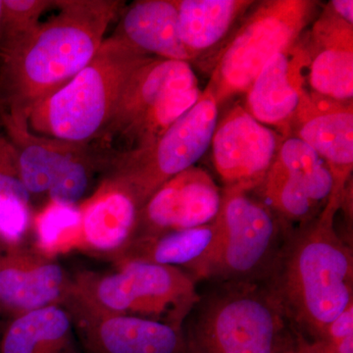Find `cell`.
Returning a JSON list of instances; mask_svg holds the SVG:
<instances>
[{"label":"cell","mask_w":353,"mask_h":353,"mask_svg":"<svg viewBox=\"0 0 353 353\" xmlns=\"http://www.w3.org/2000/svg\"><path fill=\"white\" fill-rule=\"evenodd\" d=\"M60 12L0 53V113L28 121L39 102L70 82L95 57L120 15L119 0H58Z\"/></svg>","instance_id":"6da1fadb"},{"label":"cell","mask_w":353,"mask_h":353,"mask_svg":"<svg viewBox=\"0 0 353 353\" xmlns=\"http://www.w3.org/2000/svg\"><path fill=\"white\" fill-rule=\"evenodd\" d=\"M343 201L332 194L319 214L292 230L261 283L290 326L312 341L353 303L352 250L334 229Z\"/></svg>","instance_id":"7a4b0ae2"},{"label":"cell","mask_w":353,"mask_h":353,"mask_svg":"<svg viewBox=\"0 0 353 353\" xmlns=\"http://www.w3.org/2000/svg\"><path fill=\"white\" fill-rule=\"evenodd\" d=\"M112 36L64 87L39 102L28 124L39 136L88 145L108 124L132 74L152 60Z\"/></svg>","instance_id":"3957f363"},{"label":"cell","mask_w":353,"mask_h":353,"mask_svg":"<svg viewBox=\"0 0 353 353\" xmlns=\"http://www.w3.org/2000/svg\"><path fill=\"white\" fill-rule=\"evenodd\" d=\"M111 273L80 272L73 276L65 309L70 314L136 316L183 329L201 301L196 282L176 267L130 261Z\"/></svg>","instance_id":"277c9868"},{"label":"cell","mask_w":353,"mask_h":353,"mask_svg":"<svg viewBox=\"0 0 353 353\" xmlns=\"http://www.w3.org/2000/svg\"><path fill=\"white\" fill-rule=\"evenodd\" d=\"M196 306L185 333L189 353H280L292 329L257 283H222Z\"/></svg>","instance_id":"5b68a950"},{"label":"cell","mask_w":353,"mask_h":353,"mask_svg":"<svg viewBox=\"0 0 353 353\" xmlns=\"http://www.w3.org/2000/svg\"><path fill=\"white\" fill-rule=\"evenodd\" d=\"M250 192L224 189L212 250L190 274L194 280L261 284L292 228Z\"/></svg>","instance_id":"8992f818"},{"label":"cell","mask_w":353,"mask_h":353,"mask_svg":"<svg viewBox=\"0 0 353 353\" xmlns=\"http://www.w3.org/2000/svg\"><path fill=\"white\" fill-rule=\"evenodd\" d=\"M318 2L265 0L241 23L215 59L208 88L218 106L245 94L265 65L301 39Z\"/></svg>","instance_id":"52a82bcc"},{"label":"cell","mask_w":353,"mask_h":353,"mask_svg":"<svg viewBox=\"0 0 353 353\" xmlns=\"http://www.w3.org/2000/svg\"><path fill=\"white\" fill-rule=\"evenodd\" d=\"M218 108L212 92L206 87L196 103L152 146L110 158L104 176L122 181L143 208L164 183L203 157L217 126Z\"/></svg>","instance_id":"ba28073f"},{"label":"cell","mask_w":353,"mask_h":353,"mask_svg":"<svg viewBox=\"0 0 353 353\" xmlns=\"http://www.w3.org/2000/svg\"><path fill=\"white\" fill-rule=\"evenodd\" d=\"M282 137L236 105L217 123L213 134L212 159L225 189H259L270 170Z\"/></svg>","instance_id":"9c48e42d"},{"label":"cell","mask_w":353,"mask_h":353,"mask_svg":"<svg viewBox=\"0 0 353 353\" xmlns=\"http://www.w3.org/2000/svg\"><path fill=\"white\" fill-rule=\"evenodd\" d=\"M73 276L57 259L26 245H0V317L68 303Z\"/></svg>","instance_id":"30bf717a"},{"label":"cell","mask_w":353,"mask_h":353,"mask_svg":"<svg viewBox=\"0 0 353 353\" xmlns=\"http://www.w3.org/2000/svg\"><path fill=\"white\" fill-rule=\"evenodd\" d=\"M222 192L208 171L192 166L164 183L143 204L131 240L182 231L215 219Z\"/></svg>","instance_id":"8fae6325"},{"label":"cell","mask_w":353,"mask_h":353,"mask_svg":"<svg viewBox=\"0 0 353 353\" xmlns=\"http://www.w3.org/2000/svg\"><path fill=\"white\" fill-rule=\"evenodd\" d=\"M289 137L312 148L326 162L334 180L333 194L345 197L353 170V103L303 90Z\"/></svg>","instance_id":"7c38bea8"},{"label":"cell","mask_w":353,"mask_h":353,"mask_svg":"<svg viewBox=\"0 0 353 353\" xmlns=\"http://www.w3.org/2000/svg\"><path fill=\"white\" fill-rule=\"evenodd\" d=\"M70 316L88 353H189L183 330L165 323L130 315Z\"/></svg>","instance_id":"4fadbf2b"},{"label":"cell","mask_w":353,"mask_h":353,"mask_svg":"<svg viewBox=\"0 0 353 353\" xmlns=\"http://www.w3.org/2000/svg\"><path fill=\"white\" fill-rule=\"evenodd\" d=\"M307 43L299 39L281 51L260 71L245 92V109L254 119L289 137L290 121L306 88Z\"/></svg>","instance_id":"5bb4252c"},{"label":"cell","mask_w":353,"mask_h":353,"mask_svg":"<svg viewBox=\"0 0 353 353\" xmlns=\"http://www.w3.org/2000/svg\"><path fill=\"white\" fill-rule=\"evenodd\" d=\"M311 28L308 90L334 101H352L353 26L327 6Z\"/></svg>","instance_id":"9a60e30c"},{"label":"cell","mask_w":353,"mask_h":353,"mask_svg":"<svg viewBox=\"0 0 353 353\" xmlns=\"http://www.w3.org/2000/svg\"><path fill=\"white\" fill-rule=\"evenodd\" d=\"M79 208L82 250L110 259L131 240L141 206L122 181L104 176L94 194Z\"/></svg>","instance_id":"2e32d148"},{"label":"cell","mask_w":353,"mask_h":353,"mask_svg":"<svg viewBox=\"0 0 353 353\" xmlns=\"http://www.w3.org/2000/svg\"><path fill=\"white\" fill-rule=\"evenodd\" d=\"M197 85L196 74L188 62L153 58L132 74L108 124L90 145L97 150H103L137 118L167 94Z\"/></svg>","instance_id":"e0dca14e"},{"label":"cell","mask_w":353,"mask_h":353,"mask_svg":"<svg viewBox=\"0 0 353 353\" xmlns=\"http://www.w3.org/2000/svg\"><path fill=\"white\" fill-rule=\"evenodd\" d=\"M112 37L148 57L190 64L179 32L175 0H139L125 6Z\"/></svg>","instance_id":"ac0fdd59"},{"label":"cell","mask_w":353,"mask_h":353,"mask_svg":"<svg viewBox=\"0 0 353 353\" xmlns=\"http://www.w3.org/2000/svg\"><path fill=\"white\" fill-rule=\"evenodd\" d=\"M0 122L12 143L21 181L30 196L48 194L67 157L80 145L39 136L31 131L28 121L0 113Z\"/></svg>","instance_id":"d6986e66"},{"label":"cell","mask_w":353,"mask_h":353,"mask_svg":"<svg viewBox=\"0 0 353 353\" xmlns=\"http://www.w3.org/2000/svg\"><path fill=\"white\" fill-rule=\"evenodd\" d=\"M217 234L214 220L209 224L182 231L130 241L111 261H130L176 267L192 274L208 256Z\"/></svg>","instance_id":"ffe728a7"},{"label":"cell","mask_w":353,"mask_h":353,"mask_svg":"<svg viewBox=\"0 0 353 353\" xmlns=\"http://www.w3.org/2000/svg\"><path fill=\"white\" fill-rule=\"evenodd\" d=\"M179 32L190 62L208 54L254 4L250 0H175Z\"/></svg>","instance_id":"44dd1931"},{"label":"cell","mask_w":353,"mask_h":353,"mask_svg":"<svg viewBox=\"0 0 353 353\" xmlns=\"http://www.w3.org/2000/svg\"><path fill=\"white\" fill-rule=\"evenodd\" d=\"M73 321L63 306L14 317L0 334V353H76Z\"/></svg>","instance_id":"7402d4cb"},{"label":"cell","mask_w":353,"mask_h":353,"mask_svg":"<svg viewBox=\"0 0 353 353\" xmlns=\"http://www.w3.org/2000/svg\"><path fill=\"white\" fill-rule=\"evenodd\" d=\"M37 252L57 259L75 250H83L82 214L79 205L48 201L32 218L31 231Z\"/></svg>","instance_id":"603a6c76"},{"label":"cell","mask_w":353,"mask_h":353,"mask_svg":"<svg viewBox=\"0 0 353 353\" xmlns=\"http://www.w3.org/2000/svg\"><path fill=\"white\" fill-rule=\"evenodd\" d=\"M275 161L303 188L316 205H326L334 189L333 176L312 148L299 139L288 137L281 143Z\"/></svg>","instance_id":"cb8c5ba5"},{"label":"cell","mask_w":353,"mask_h":353,"mask_svg":"<svg viewBox=\"0 0 353 353\" xmlns=\"http://www.w3.org/2000/svg\"><path fill=\"white\" fill-rule=\"evenodd\" d=\"M106 171V161L92 145H80L65 159L48 192L50 201L79 205L95 174Z\"/></svg>","instance_id":"d4e9b609"},{"label":"cell","mask_w":353,"mask_h":353,"mask_svg":"<svg viewBox=\"0 0 353 353\" xmlns=\"http://www.w3.org/2000/svg\"><path fill=\"white\" fill-rule=\"evenodd\" d=\"M263 202L285 222H308L319 214V206L303 188L274 161L259 188Z\"/></svg>","instance_id":"484cf974"},{"label":"cell","mask_w":353,"mask_h":353,"mask_svg":"<svg viewBox=\"0 0 353 353\" xmlns=\"http://www.w3.org/2000/svg\"><path fill=\"white\" fill-rule=\"evenodd\" d=\"M1 50L12 48L38 29L39 18L55 1L50 0H2Z\"/></svg>","instance_id":"4316f807"},{"label":"cell","mask_w":353,"mask_h":353,"mask_svg":"<svg viewBox=\"0 0 353 353\" xmlns=\"http://www.w3.org/2000/svg\"><path fill=\"white\" fill-rule=\"evenodd\" d=\"M32 215L30 201L12 197L0 203V245H18L25 243L31 231Z\"/></svg>","instance_id":"83f0119b"},{"label":"cell","mask_w":353,"mask_h":353,"mask_svg":"<svg viewBox=\"0 0 353 353\" xmlns=\"http://www.w3.org/2000/svg\"><path fill=\"white\" fill-rule=\"evenodd\" d=\"M12 197L32 199L21 181L12 143L6 136H0V203Z\"/></svg>","instance_id":"f1b7e54d"},{"label":"cell","mask_w":353,"mask_h":353,"mask_svg":"<svg viewBox=\"0 0 353 353\" xmlns=\"http://www.w3.org/2000/svg\"><path fill=\"white\" fill-rule=\"evenodd\" d=\"M319 341L328 353H353V303L327 327Z\"/></svg>","instance_id":"f546056e"},{"label":"cell","mask_w":353,"mask_h":353,"mask_svg":"<svg viewBox=\"0 0 353 353\" xmlns=\"http://www.w3.org/2000/svg\"><path fill=\"white\" fill-rule=\"evenodd\" d=\"M292 328V327H290ZM280 353H328L319 341H312L290 329L289 336Z\"/></svg>","instance_id":"4dcf8cb0"},{"label":"cell","mask_w":353,"mask_h":353,"mask_svg":"<svg viewBox=\"0 0 353 353\" xmlns=\"http://www.w3.org/2000/svg\"><path fill=\"white\" fill-rule=\"evenodd\" d=\"M327 6L339 18L353 26L352 0H332Z\"/></svg>","instance_id":"1f68e13d"},{"label":"cell","mask_w":353,"mask_h":353,"mask_svg":"<svg viewBox=\"0 0 353 353\" xmlns=\"http://www.w3.org/2000/svg\"><path fill=\"white\" fill-rule=\"evenodd\" d=\"M2 12H3V6H2V0H0V53H1L2 44Z\"/></svg>","instance_id":"d6a6232c"}]
</instances>
